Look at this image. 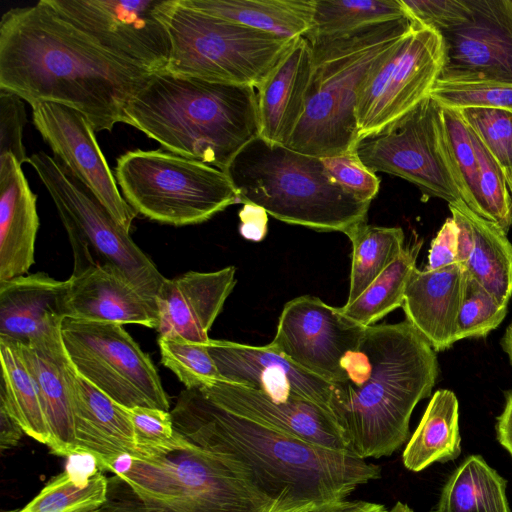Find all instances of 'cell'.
<instances>
[{"instance_id":"obj_43","label":"cell","mask_w":512,"mask_h":512,"mask_svg":"<svg viewBox=\"0 0 512 512\" xmlns=\"http://www.w3.org/2000/svg\"><path fill=\"white\" fill-rule=\"evenodd\" d=\"M320 158L332 183L361 202H372L379 192L380 179L355 150Z\"/></svg>"},{"instance_id":"obj_44","label":"cell","mask_w":512,"mask_h":512,"mask_svg":"<svg viewBox=\"0 0 512 512\" xmlns=\"http://www.w3.org/2000/svg\"><path fill=\"white\" fill-rule=\"evenodd\" d=\"M25 123L24 100L10 91L0 89V156L12 155L21 166L29 158L23 144Z\"/></svg>"},{"instance_id":"obj_10","label":"cell","mask_w":512,"mask_h":512,"mask_svg":"<svg viewBox=\"0 0 512 512\" xmlns=\"http://www.w3.org/2000/svg\"><path fill=\"white\" fill-rule=\"evenodd\" d=\"M171 52L165 72L257 89L294 39L226 21L183 6L170 13Z\"/></svg>"},{"instance_id":"obj_39","label":"cell","mask_w":512,"mask_h":512,"mask_svg":"<svg viewBox=\"0 0 512 512\" xmlns=\"http://www.w3.org/2000/svg\"><path fill=\"white\" fill-rule=\"evenodd\" d=\"M456 110L499 165L512 197V111L493 108Z\"/></svg>"},{"instance_id":"obj_17","label":"cell","mask_w":512,"mask_h":512,"mask_svg":"<svg viewBox=\"0 0 512 512\" xmlns=\"http://www.w3.org/2000/svg\"><path fill=\"white\" fill-rule=\"evenodd\" d=\"M33 124L54 157L72 171L127 232L137 212L123 198L90 121L68 106L40 102L32 106Z\"/></svg>"},{"instance_id":"obj_21","label":"cell","mask_w":512,"mask_h":512,"mask_svg":"<svg viewBox=\"0 0 512 512\" xmlns=\"http://www.w3.org/2000/svg\"><path fill=\"white\" fill-rule=\"evenodd\" d=\"M69 280L46 273L0 281V338L26 346L63 342Z\"/></svg>"},{"instance_id":"obj_9","label":"cell","mask_w":512,"mask_h":512,"mask_svg":"<svg viewBox=\"0 0 512 512\" xmlns=\"http://www.w3.org/2000/svg\"><path fill=\"white\" fill-rule=\"evenodd\" d=\"M117 477L156 512H279L230 461L191 441L163 456L134 457Z\"/></svg>"},{"instance_id":"obj_46","label":"cell","mask_w":512,"mask_h":512,"mask_svg":"<svg viewBox=\"0 0 512 512\" xmlns=\"http://www.w3.org/2000/svg\"><path fill=\"white\" fill-rule=\"evenodd\" d=\"M457 252L458 227L449 217L431 242L425 270H437L458 263Z\"/></svg>"},{"instance_id":"obj_13","label":"cell","mask_w":512,"mask_h":512,"mask_svg":"<svg viewBox=\"0 0 512 512\" xmlns=\"http://www.w3.org/2000/svg\"><path fill=\"white\" fill-rule=\"evenodd\" d=\"M67 22L118 59L165 72L171 52L168 20L176 0H46Z\"/></svg>"},{"instance_id":"obj_2","label":"cell","mask_w":512,"mask_h":512,"mask_svg":"<svg viewBox=\"0 0 512 512\" xmlns=\"http://www.w3.org/2000/svg\"><path fill=\"white\" fill-rule=\"evenodd\" d=\"M175 430L227 460L279 512L344 501L381 468L234 414L199 390H183L170 411Z\"/></svg>"},{"instance_id":"obj_27","label":"cell","mask_w":512,"mask_h":512,"mask_svg":"<svg viewBox=\"0 0 512 512\" xmlns=\"http://www.w3.org/2000/svg\"><path fill=\"white\" fill-rule=\"evenodd\" d=\"M19 345L37 384L51 437L48 447L51 453L68 457L76 453V441L68 374L70 360L64 343Z\"/></svg>"},{"instance_id":"obj_34","label":"cell","mask_w":512,"mask_h":512,"mask_svg":"<svg viewBox=\"0 0 512 512\" xmlns=\"http://www.w3.org/2000/svg\"><path fill=\"white\" fill-rule=\"evenodd\" d=\"M402 18H411L402 0H316L312 28L305 38L339 37Z\"/></svg>"},{"instance_id":"obj_54","label":"cell","mask_w":512,"mask_h":512,"mask_svg":"<svg viewBox=\"0 0 512 512\" xmlns=\"http://www.w3.org/2000/svg\"><path fill=\"white\" fill-rule=\"evenodd\" d=\"M10 512H18V510H16V511H10Z\"/></svg>"},{"instance_id":"obj_36","label":"cell","mask_w":512,"mask_h":512,"mask_svg":"<svg viewBox=\"0 0 512 512\" xmlns=\"http://www.w3.org/2000/svg\"><path fill=\"white\" fill-rule=\"evenodd\" d=\"M441 107L448 160L460 198L481 217L480 167L472 132L456 109Z\"/></svg>"},{"instance_id":"obj_23","label":"cell","mask_w":512,"mask_h":512,"mask_svg":"<svg viewBox=\"0 0 512 512\" xmlns=\"http://www.w3.org/2000/svg\"><path fill=\"white\" fill-rule=\"evenodd\" d=\"M311 72V45L305 37H297L256 89L259 137L288 146L305 112Z\"/></svg>"},{"instance_id":"obj_12","label":"cell","mask_w":512,"mask_h":512,"mask_svg":"<svg viewBox=\"0 0 512 512\" xmlns=\"http://www.w3.org/2000/svg\"><path fill=\"white\" fill-rule=\"evenodd\" d=\"M443 63L440 33L414 20L408 33L365 80L355 115L358 141L378 134L417 107L439 78Z\"/></svg>"},{"instance_id":"obj_52","label":"cell","mask_w":512,"mask_h":512,"mask_svg":"<svg viewBox=\"0 0 512 512\" xmlns=\"http://www.w3.org/2000/svg\"><path fill=\"white\" fill-rule=\"evenodd\" d=\"M496 437L501 446L512 456V391L508 393L504 409L497 418Z\"/></svg>"},{"instance_id":"obj_48","label":"cell","mask_w":512,"mask_h":512,"mask_svg":"<svg viewBox=\"0 0 512 512\" xmlns=\"http://www.w3.org/2000/svg\"><path fill=\"white\" fill-rule=\"evenodd\" d=\"M268 213L261 207L245 203L239 212L241 235L251 241H261L267 234Z\"/></svg>"},{"instance_id":"obj_11","label":"cell","mask_w":512,"mask_h":512,"mask_svg":"<svg viewBox=\"0 0 512 512\" xmlns=\"http://www.w3.org/2000/svg\"><path fill=\"white\" fill-rule=\"evenodd\" d=\"M62 339L75 370L112 400L169 411L153 361L122 325L66 318Z\"/></svg>"},{"instance_id":"obj_15","label":"cell","mask_w":512,"mask_h":512,"mask_svg":"<svg viewBox=\"0 0 512 512\" xmlns=\"http://www.w3.org/2000/svg\"><path fill=\"white\" fill-rule=\"evenodd\" d=\"M364 330L339 308L303 295L284 305L268 345L299 368L333 383L342 378L341 360L357 348Z\"/></svg>"},{"instance_id":"obj_40","label":"cell","mask_w":512,"mask_h":512,"mask_svg":"<svg viewBox=\"0 0 512 512\" xmlns=\"http://www.w3.org/2000/svg\"><path fill=\"white\" fill-rule=\"evenodd\" d=\"M463 289L457 317L456 340L484 337L497 328L507 314L501 304L463 267Z\"/></svg>"},{"instance_id":"obj_51","label":"cell","mask_w":512,"mask_h":512,"mask_svg":"<svg viewBox=\"0 0 512 512\" xmlns=\"http://www.w3.org/2000/svg\"><path fill=\"white\" fill-rule=\"evenodd\" d=\"M23 434H25L19 423L9 414L6 408L0 404V450L15 447Z\"/></svg>"},{"instance_id":"obj_41","label":"cell","mask_w":512,"mask_h":512,"mask_svg":"<svg viewBox=\"0 0 512 512\" xmlns=\"http://www.w3.org/2000/svg\"><path fill=\"white\" fill-rule=\"evenodd\" d=\"M128 413L140 458L163 456L189 445L175 430L170 411L138 406L128 408Z\"/></svg>"},{"instance_id":"obj_38","label":"cell","mask_w":512,"mask_h":512,"mask_svg":"<svg viewBox=\"0 0 512 512\" xmlns=\"http://www.w3.org/2000/svg\"><path fill=\"white\" fill-rule=\"evenodd\" d=\"M161 363L171 370L188 390H201L222 380L207 344L184 339L158 337Z\"/></svg>"},{"instance_id":"obj_30","label":"cell","mask_w":512,"mask_h":512,"mask_svg":"<svg viewBox=\"0 0 512 512\" xmlns=\"http://www.w3.org/2000/svg\"><path fill=\"white\" fill-rule=\"evenodd\" d=\"M506 488L482 456L470 455L444 484L437 512H511Z\"/></svg>"},{"instance_id":"obj_5","label":"cell","mask_w":512,"mask_h":512,"mask_svg":"<svg viewBox=\"0 0 512 512\" xmlns=\"http://www.w3.org/2000/svg\"><path fill=\"white\" fill-rule=\"evenodd\" d=\"M414 20L364 27L350 34L308 40L312 72L305 112L287 147L325 157L355 150V108L360 90L374 67L408 33Z\"/></svg>"},{"instance_id":"obj_31","label":"cell","mask_w":512,"mask_h":512,"mask_svg":"<svg viewBox=\"0 0 512 512\" xmlns=\"http://www.w3.org/2000/svg\"><path fill=\"white\" fill-rule=\"evenodd\" d=\"M0 404L25 434L49 446L51 437L37 384L27 368L19 343L0 338Z\"/></svg>"},{"instance_id":"obj_1","label":"cell","mask_w":512,"mask_h":512,"mask_svg":"<svg viewBox=\"0 0 512 512\" xmlns=\"http://www.w3.org/2000/svg\"><path fill=\"white\" fill-rule=\"evenodd\" d=\"M154 74L106 52L46 2L12 8L0 21V89L31 107L53 102L111 131Z\"/></svg>"},{"instance_id":"obj_8","label":"cell","mask_w":512,"mask_h":512,"mask_svg":"<svg viewBox=\"0 0 512 512\" xmlns=\"http://www.w3.org/2000/svg\"><path fill=\"white\" fill-rule=\"evenodd\" d=\"M28 163L50 194L66 230L74 259L72 275L95 267L111 268L155 300L165 277L92 191L60 160L43 151L32 154Z\"/></svg>"},{"instance_id":"obj_37","label":"cell","mask_w":512,"mask_h":512,"mask_svg":"<svg viewBox=\"0 0 512 512\" xmlns=\"http://www.w3.org/2000/svg\"><path fill=\"white\" fill-rule=\"evenodd\" d=\"M108 494L109 480L102 471L86 485L76 484L62 472L18 512H85L103 505Z\"/></svg>"},{"instance_id":"obj_28","label":"cell","mask_w":512,"mask_h":512,"mask_svg":"<svg viewBox=\"0 0 512 512\" xmlns=\"http://www.w3.org/2000/svg\"><path fill=\"white\" fill-rule=\"evenodd\" d=\"M202 13L280 37H305L316 0H179Z\"/></svg>"},{"instance_id":"obj_16","label":"cell","mask_w":512,"mask_h":512,"mask_svg":"<svg viewBox=\"0 0 512 512\" xmlns=\"http://www.w3.org/2000/svg\"><path fill=\"white\" fill-rule=\"evenodd\" d=\"M469 18L439 31L443 63L439 80L512 85V0H467Z\"/></svg>"},{"instance_id":"obj_19","label":"cell","mask_w":512,"mask_h":512,"mask_svg":"<svg viewBox=\"0 0 512 512\" xmlns=\"http://www.w3.org/2000/svg\"><path fill=\"white\" fill-rule=\"evenodd\" d=\"M199 391L234 414L315 445L347 451L331 412L316 402L304 398L274 400L261 391L223 380Z\"/></svg>"},{"instance_id":"obj_33","label":"cell","mask_w":512,"mask_h":512,"mask_svg":"<svg viewBox=\"0 0 512 512\" xmlns=\"http://www.w3.org/2000/svg\"><path fill=\"white\" fill-rule=\"evenodd\" d=\"M345 235L352 243L350 286L345 304L352 303L401 254L404 232L400 227H384L361 222Z\"/></svg>"},{"instance_id":"obj_22","label":"cell","mask_w":512,"mask_h":512,"mask_svg":"<svg viewBox=\"0 0 512 512\" xmlns=\"http://www.w3.org/2000/svg\"><path fill=\"white\" fill-rule=\"evenodd\" d=\"M70 360V359H69ZM76 453L93 454L102 472L117 456L140 454L128 408L118 404L69 366Z\"/></svg>"},{"instance_id":"obj_49","label":"cell","mask_w":512,"mask_h":512,"mask_svg":"<svg viewBox=\"0 0 512 512\" xmlns=\"http://www.w3.org/2000/svg\"><path fill=\"white\" fill-rule=\"evenodd\" d=\"M97 458L88 452H77L67 457L64 472L78 485H86L100 472Z\"/></svg>"},{"instance_id":"obj_6","label":"cell","mask_w":512,"mask_h":512,"mask_svg":"<svg viewBox=\"0 0 512 512\" xmlns=\"http://www.w3.org/2000/svg\"><path fill=\"white\" fill-rule=\"evenodd\" d=\"M225 173L241 203L257 205L282 222L345 234L367 221L371 203L357 200L332 183L320 157L261 137L249 142Z\"/></svg>"},{"instance_id":"obj_25","label":"cell","mask_w":512,"mask_h":512,"mask_svg":"<svg viewBox=\"0 0 512 512\" xmlns=\"http://www.w3.org/2000/svg\"><path fill=\"white\" fill-rule=\"evenodd\" d=\"M463 277V266L459 263L437 270L415 267L410 275L402 305L406 321L435 352L457 342Z\"/></svg>"},{"instance_id":"obj_24","label":"cell","mask_w":512,"mask_h":512,"mask_svg":"<svg viewBox=\"0 0 512 512\" xmlns=\"http://www.w3.org/2000/svg\"><path fill=\"white\" fill-rule=\"evenodd\" d=\"M68 280L67 318L157 328L156 301L117 270L95 267Z\"/></svg>"},{"instance_id":"obj_18","label":"cell","mask_w":512,"mask_h":512,"mask_svg":"<svg viewBox=\"0 0 512 512\" xmlns=\"http://www.w3.org/2000/svg\"><path fill=\"white\" fill-rule=\"evenodd\" d=\"M207 347L223 381L261 391L274 400L304 398L328 408L331 383L299 368L269 345L210 339Z\"/></svg>"},{"instance_id":"obj_53","label":"cell","mask_w":512,"mask_h":512,"mask_svg":"<svg viewBox=\"0 0 512 512\" xmlns=\"http://www.w3.org/2000/svg\"><path fill=\"white\" fill-rule=\"evenodd\" d=\"M385 512H413V510L407 504L398 501Z\"/></svg>"},{"instance_id":"obj_32","label":"cell","mask_w":512,"mask_h":512,"mask_svg":"<svg viewBox=\"0 0 512 512\" xmlns=\"http://www.w3.org/2000/svg\"><path fill=\"white\" fill-rule=\"evenodd\" d=\"M473 230V247L463 266L501 304L512 297V244L498 225L467 206Z\"/></svg>"},{"instance_id":"obj_42","label":"cell","mask_w":512,"mask_h":512,"mask_svg":"<svg viewBox=\"0 0 512 512\" xmlns=\"http://www.w3.org/2000/svg\"><path fill=\"white\" fill-rule=\"evenodd\" d=\"M430 96L452 109L493 108L512 111V85L488 81L437 80Z\"/></svg>"},{"instance_id":"obj_3","label":"cell","mask_w":512,"mask_h":512,"mask_svg":"<svg viewBox=\"0 0 512 512\" xmlns=\"http://www.w3.org/2000/svg\"><path fill=\"white\" fill-rule=\"evenodd\" d=\"M328 408L353 456H390L407 440L416 405L431 395L439 366L434 349L408 322L366 326L341 360Z\"/></svg>"},{"instance_id":"obj_50","label":"cell","mask_w":512,"mask_h":512,"mask_svg":"<svg viewBox=\"0 0 512 512\" xmlns=\"http://www.w3.org/2000/svg\"><path fill=\"white\" fill-rule=\"evenodd\" d=\"M384 505L363 500H344L334 503L313 504L283 512H385Z\"/></svg>"},{"instance_id":"obj_35","label":"cell","mask_w":512,"mask_h":512,"mask_svg":"<svg viewBox=\"0 0 512 512\" xmlns=\"http://www.w3.org/2000/svg\"><path fill=\"white\" fill-rule=\"evenodd\" d=\"M421 246L422 241L404 248L358 298L339 308L341 313L366 327L374 325L393 310L402 307L405 290L416 267Z\"/></svg>"},{"instance_id":"obj_20","label":"cell","mask_w":512,"mask_h":512,"mask_svg":"<svg viewBox=\"0 0 512 512\" xmlns=\"http://www.w3.org/2000/svg\"><path fill=\"white\" fill-rule=\"evenodd\" d=\"M236 268L189 271L161 284L155 297L160 338L208 344L209 330L236 284Z\"/></svg>"},{"instance_id":"obj_4","label":"cell","mask_w":512,"mask_h":512,"mask_svg":"<svg viewBox=\"0 0 512 512\" xmlns=\"http://www.w3.org/2000/svg\"><path fill=\"white\" fill-rule=\"evenodd\" d=\"M122 123L163 150L225 172L259 137L257 92L252 86L154 73L126 105Z\"/></svg>"},{"instance_id":"obj_47","label":"cell","mask_w":512,"mask_h":512,"mask_svg":"<svg viewBox=\"0 0 512 512\" xmlns=\"http://www.w3.org/2000/svg\"><path fill=\"white\" fill-rule=\"evenodd\" d=\"M85 512H156L147 507L125 483L124 489H111L107 501L98 508Z\"/></svg>"},{"instance_id":"obj_14","label":"cell","mask_w":512,"mask_h":512,"mask_svg":"<svg viewBox=\"0 0 512 512\" xmlns=\"http://www.w3.org/2000/svg\"><path fill=\"white\" fill-rule=\"evenodd\" d=\"M356 153L374 173L417 186L426 197L461 200L448 160L442 107L430 95L388 129L357 142Z\"/></svg>"},{"instance_id":"obj_7","label":"cell","mask_w":512,"mask_h":512,"mask_svg":"<svg viewBox=\"0 0 512 512\" xmlns=\"http://www.w3.org/2000/svg\"><path fill=\"white\" fill-rule=\"evenodd\" d=\"M115 178L137 214L172 226L199 224L241 203L224 171L163 149L122 154Z\"/></svg>"},{"instance_id":"obj_29","label":"cell","mask_w":512,"mask_h":512,"mask_svg":"<svg viewBox=\"0 0 512 512\" xmlns=\"http://www.w3.org/2000/svg\"><path fill=\"white\" fill-rule=\"evenodd\" d=\"M461 454L459 403L454 392L437 390L402 454L406 469L420 472L432 464L457 459Z\"/></svg>"},{"instance_id":"obj_45","label":"cell","mask_w":512,"mask_h":512,"mask_svg":"<svg viewBox=\"0 0 512 512\" xmlns=\"http://www.w3.org/2000/svg\"><path fill=\"white\" fill-rule=\"evenodd\" d=\"M413 20L442 31L464 23L470 15L467 0H402Z\"/></svg>"},{"instance_id":"obj_26","label":"cell","mask_w":512,"mask_h":512,"mask_svg":"<svg viewBox=\"0 0 512 512\" xmlns=\"http://www.w3.org/2000/svg\"><path fill=\"white\" fill-rule=\"evenodd\" d=\"M37 195L14 156H0V281L25 275L34 264L40 226Z\"/></svg>"}]
</instances>
